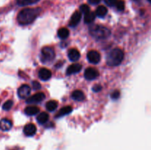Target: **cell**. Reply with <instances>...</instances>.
Here are the masks:
<instances>
[{
    "mask_svg": "<svg viewBox=\"0 0 151 150\" xmlns=\"http://www.w3.org/2000/svg\"><path fill=\"white\" fill-rule=\"evenodd\" d=\"M36 126L33 124H28L24 127V133L27 136H33L36 133Z\"/></svg>",
    "mask_w": 151,
    "mask_h": 150,
    "instance_id": "cell-9",
    "label": "cell"
},
{
    "mask_svg": "<svg viewBox=\"0 0 151 150\" xmlns=\"http://www.w3.org/2000/svg\"><path fill=\"white\" fill-rule=\"evenodd\" d=\"M147 1H148L150 3H151V0H147Z\"/></svg>",
    "mask_w": 151,
    "mask_h": 150,
    "instance_id": "cell-32",
    "label": "cell"
},
{
    "mask_svg": "<svg viewBox=\"0 0 151 150\" xmlns=\"http://www.w3.org/2000/svg\"><path fill=\"white\" fill-rule=\"evenodd\" d=\"M49 120V115L45 112L41 113L38 116H37V121L41 124L47 123V121Z\"/></svg>",
    "mask_w": 151,
    "mask_h": 150,
    "instance_id": "cell-18",
    "label": "cell"
},
{
    "mask_svg": "<svg viewBox=\"0 0 151 150\" xmlns=\"http://www.w3.org/2000/svg\"><path fill=\"white\" fill-rule=\"evenodd\" d=\"M89 33L97 40L106 39L111 35V31L106 26L101 25H93L90 26Z\"/></svg>",
    "mask_w": 151,
    "mask_h": 150,
    "instance_id": "cell-3",
    "label": "cell"
},
{
    "mask_svg": "<svg viewBox=\"0 0 151 150\" xmlns=\"http://www.w3.org/2000/svg\"><path fill=\"white\" fill-rule=\"evenodd\" d=\"M72 98L75 100H76V101H83V100H84V99H85V95H84L83 93L81 91H80V90H76V91H74V92L72 93Z\"/></svg>",
    "mask_w": 151,
    "mask_h": 150,
    "instance_id": "cell-17",
    "label": "cell"
},
{
    "mask_svg": "<svg viewBox=\"0 0 151 150\" xmlns=\"http://www.w3.org/2000/svg\"><path fill=\"white\" fill-rule=\"evenodd\" d=\"M101 89H102V87L101 85H95L92 88V90L94 91V92H99L100 91H101Z\"/></svg>",
    "mask_w": 151,
    "mask_h": 150,
    "instance_id": "cell-30",
    "label": "cell"
},
{
    "mask_svg": "<svg viewBox=\"0 0 151 150\" xmlns=\"http://www.w3.org/2000/svg\"><path fill=\"white\" fill-rule=\"evenodd\" d=\"M81 13L80 12L76 11L73 13V15L71 17L70 21H69V25L70 26H77V25L79 24V22L81 21Z\"/></svg>",
    "mask_w": 151,
    "mask_h": 150,
    "instance_id": "cell-11",
    "label": "cell"
},
{
    "mask_svg": "<svg viewBox=\"0 0 151 150\" xmlns=\"http://www.w3.org/2000/svg\"><path fill=\"white\" fill-rule=\"evenodd\" d=\"M135 1H138V0H135Z\"/></svg>",
    "mask_w": 151,
    "mask_h": 150,
    "instance_id": "cell-33",
    "label": "cell"
},
{
    "mask_svg": "<svg viewBox=\"0 0 151 150\" xmlns=\"http://www.w3.org/2000/svg\"><path fill=\"white\" fill-rule=\"evenodd\" d=\"M101 0H88V2L91 4H97L100 2Z\"/></svg>",
    "mask_w": 151,
    "mask_h": 150,
    "instance_id": "cell-31",
    "label": "cell"
},
{
    "mask_svg": "<svg viewBox=\"0 0 151 150\" xmlns=\"http://www.w3.org/2000/svg\"><path fill=\"white\" fill-rule=\"evenodd\" d=\"M80 9H81V12H82L83 13H84V14H86V13H88V12L90 11L89 7H88L87 4H83V5L81 6Z\"/></svg>",
    "mask_w": 151,
    "mask_h": 150,
    "instance_id": "cell-26",
    "label": "cell"
},
{
    "mask_svg": "<svg viewBox=\"0 0 151 150\" xmlns=\"http://www.w3.org/2000/svg\"><path fill=\"white\" fill-rule=\"evenodd\" d=\"M72 111V107H71V106H66V107H63V108H61L60 110H59V112L57 113V115H56V117L57 118L63 117V116H65L66 115L69 114Z\"/></svg>",
    "mask_w": 151,
    "mask_h": 150,
    "instance_id": "cell-15",
    "label": "cell"
},
{
    "mask_svg": "<svg viewBox=\"0 0 151 150\" xmlns=\"http://www.w3.org/2000/svg\"><path fill=\"white\" fill-rule=\"evenodd\" d=\"M13 102L12 100H7V101L4 103L2 106V109L4 110H9L10 109H11V107H13Z\"/></svg>",
    "mask_w": 151,
    "mask_h": 150,
    "instance_id": "cell-24",
    "label": "cell"
},
{
    "mask_svg": "<svg viewBox=\"0 0 151 150\" xmlns=\"http://www.w3.org/2000/svg\"><path fill=\"white\" fill-rule=\"evenodd\" d=\"M55 57V53L54 49L51 47H44L41 50V60L43 63H49L54 60Z\"/></svg>",
    "mask_w": 151,
    "mask_h": 150,
    "instance_id": "cell-4",
    "label": "cell"
},
{
    "mask_svg": "<svg viewBox=\"0 0 151 150\" xmlns=\"http://www.w3.org/2000/svg\"><path fill=\"white\" fill-rule=\"evenodd\" d=\"M87 59L88 61L93 64H97L100 61V54L95 50H91L87 54Z\"/></svg>",
    "mask_w": 151,
    "mask_h": 150,
    "instance_id": "cell-6",
    "label": "cell"
},
{
    "mask_svg": "<svg viewBox=\"0 0 151 150\" xmlns=\"http://www.w3.org/2000/svg\"><path fill=\"white\" fill-rule=\"evenodd\" d=\"M44 99H45V95L44 93H37L36 94L28 98L26 102L28 104H35V103L41 102Z\"/></svg>",
    "mask_w": 151,
    "mask_h": 150,
    "instance_id": "cell-8",
    "label": "cell"
},
{
    "mask_svg": "<svg viewBox=\"0 0 151 150\" xmlns=\"http://www.w3.org/2000/svg\"><path fill=\"white\" fill-rule=\"evenodd\" d=\"M58 107V102L55 100H51V101H49L46 104V108L47 109V110L49 111H54L56 110Z\"/></svg>",
    "mask_w": 151,
    "mask_h": 150,
    "instance_id": "cell-22",
    "label": "cell"
},
{
    "mask_svg": "<svg viewBox=\"0 0 151 150\" xmlns=\"http://www.w3.org/2000/svg\"><path fill=\"white\" fill-rule=\"evenodd\" d=\"M81 69H82V66L81 64H78V63L72 64L69 66L66 69V74L72 75L73 74L78 73V72L81 71Z\"/></svg>",
    "mask_w": 151,
    "mask_h": 150,
    "instance_id": "cell-12",
    "label": "cell"
},
{
    "mask_svg": "<svg viewBox=\"0 0 151 150\" xmlns=\"http://www.w3.org/2000/svg\"><path fill=\"white\" fill-rule=\"evenodd\" d=\"M104 1L107 5L111 6V7H113V6L116 5V1H117L116 0H104Z\"/></svg>",
    "mask_w": 151,
    "mask_h": 150,
    "instance_id": "cell-27",
    "label": "cell"
},
{
    "mask_svg": "<svg viewBox=\"0 0 151 150\" xmlns=\"http://www.w3.org/2000/svg\"><path fill=\"white\" fill-rule=\"evenodd\" d=\"M85 16H84V21L86 24H90L93 22L95 19V13H92V12L89 11L88 13H86Z\"/></svg>",
    "mask_w": 151,
    "mask_h": 150,
    "instance_id": "cell-20",
    "label": "cell"
},
{
    "mask_svg": "<svg viewBox=\"0 0 151 150\" xmlns=\"http://www.w3.org/2000/svg\"><path fill=\"white\" fill-rule=\"evenodd\" d=\"M119 95H120V94H119V91H114L111 94V98L113 99H117L119 97Z\"/></svg>",
    "mask_w": 151,
    "mask_h": 150,
    "instance_id": "cell-29",
    "label": "cell"
},
{
    "mask_svg": "<svg viewBox=\"0 0 151 150\" xmlns=\"http://www.w3.org/2000/svg\"><path fill=\"white\" fill-rule=\"evenodd\" d=\"M39 108L35 106H29L25 108V114L27 116H34L39 113Z\"/></svg>",
    "mask_w": 151,
    "mask_h": 150,
    "instance_id": "cell-16",
    "label": "cell"
},
{
    "mask_svg": "<svg viewBox=\"0 0 151 150\" xmlns=\"http://www.w3.org/2000/svg\"><path fill=\"white\" fill-rule=\"evenodd\" d=\"M38 76L41 80L47 81L51 78L52 72L47 69H41L38 72Z\"/></svg>",
    "mask_w": 151,
    "mask_h": 150,
    "instance_id": "cell-13",
    "label": "cell"
},
{
    "mask_svg": "<svg viewBox=\"0 0 151 150\" xmlns=\"http://www.w3.org/2000/svg\"><path fill=\"white\" fill-rule=\"evenodd\" d=\"M32 88H33L34 90H38L41 88V84H40L38 82H37V81H34V82H32Z\"/></svg>",
    "mask_w": 151,
    "mask_h": 150,
    "instance_id": "cell-28",
    "label": "cell"
},
{
    "mask_svg": "<svg viewBox=\"0 0 151 150\" xmlns=\"http://www.w3.org/2000/svg\"><path fill=\"white\" fill-rule=\"evenodd\" d=\"M99 76V72L98 71L94 68H88L86 69L85 72H84V76L86 79L88 80H93L95 79L96 78L98 77Z\"/></svg>",
    "mask_w": 151,
    "mask_h": 150,
    "instance_id": "cell-7",
    "label": "cell"
},
{
    "mask_svg": "<svg viewBox=\"0 0 151 150\" xmlns=\"http://www.w3.org/2000/svg\"><path fill=\"white\" fill-rule=\"evenodd\" d=\"M31 92L30 87L28 85H22L18 89V96L21 99H27Z\"/></svg>",
    "mask_w": 151,
    "mask_h": 150,
    "instance_id": "cell-5",
    "label": "cell"
},
{
    "mask_svg": "<svg viewBox=\"0 0 151 150\" xmlns=\"http://www.w3.org/2000/svg\"><path fill=\"white\" fill-rule=\"evenodd\" d=\"M40 0H17V4L19 6H27L35 4Z\"/></svg>",
    "mask_w": 151,
    "mask_h": 150,
    "instance_id": "cell-23",
    "label": "cell"
},
{
    "mask_svg": "<svg viewBox=\"0 0 151 150\" xmlns=\"http://www.w3.org/2000/svg\"><path fill=\"white\" fill-rule=\"evenodd\" d=\"M68 57L72 62H75L78 60L81 57V54L76 49H71L68 52Z\"/></svg>",
    "mask_w": 151,
    "mask_h": 150,
    "instance_id": "cell-14",
    "label": "cell"
},
{
    "mask_svg": "<svg viewBox=\"0 0 151 150\" xmlns=\"http://www.w3.org/2000/svg\"><path fill=\"white\" fill-rule=\"evenodd\" d=\"M58 35L61 39H66V38H67L69 37V31L66 28L62 27L60 29H59L58 31Z\"/></svg>",
    "mask_w": 151,
    "mask_h": 150,
    "instance_id": "cell-21",
    "label": "cell"
},
{
    "mask_svg": "<svg viewBox=\"0 0 151 150\" xmlns=\"http://www.w3.org/2000/svg\"><path fill=\"white\" fill-rule=\"evenodd\" d=\"M13 126V124L10 120L7 119H2L0 120V129L1 131H9Z\"/></svg>",
    "mask_w": 151,
    "mask_h": 150,
    "instance_id": "cell-10",
    "label": "cell"
},
{
    "mask_svg": "<svg viewBox=\"0 0 151 150\" xmlns=\"http://www.w3.org/2000/svg\"><path fill=\"white\" fill-rule=\"evenodd\" d=\"M124 58V52L120 49H114L108 54L106 63L109 66H116L120 64Z\"/></svg>",
    "mask_w": 151,
    "mask_h": 150,
    "instance_id": "cell-2",
    "label": "cell"
},
{
    "mask_svg": "<svg viewBox=\"0 0 151 150\" xmlns=\"http://www.w3.org/2000/svg\"><path fill=\"white\" fill-rule=\"evenodd\" d=\"M41 9L26 8L19 12L17 16V21L19 24L27 25L32 24L40 14Z\"/></svg>",
    "mask_w": 151,
    "mask_h": 150,
    "instance_id": "cell-1",
    "label": "cell"
},
{
    "mask_svg": "<svg viewBox=\"0 0 151 150\" xmlns=\"http://www.w3.org/2000/svg\"><path fill=\"white\" fill-rule=\"evenodd\" d=\"M107 13H108L107 8H106L105 6L101 5V6H99V7L97 8V10H96L95 15H97L98 17L103 18V17H104L106 14H107Z\"/></svg>",
    "mask_w": 151,
    "mask_h": 150,
    "instance_id": "cell-19",
    "label": "cell"
},
{
    "mask_svg": "<svg viewBox=\"0 0 151 150\" xmlns=\"http://www.w3.org/2000/svg\"><path fill=\"white\" fill-rule=\"evenodd\" d=\"M116 6L118 10L122 11V10H123L125 9V2L122 0H119V1H116Z\"/></svg>",
    "mask_w": 151,
    "mask_h": 150,
    "instance_id": "cell-25",
    "label": "cell"
}]
</instances>
